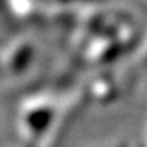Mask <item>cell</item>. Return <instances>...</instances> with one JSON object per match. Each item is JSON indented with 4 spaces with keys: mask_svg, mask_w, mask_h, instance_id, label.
Wrapping results in <instances>:
<instances>
[{
    "mask_svg": "<svg viewBox=\"0 0 147 147\" xmlns=\"http://www.w3.org/2000/svg\"><path fill=\"white\" fill-rule=\"evenodd\" d=\"M54 111L49 106H41V108H34L26 115V124L30 127L31 134H41L44 129L49 127L51 121H53Z\"/></svg>",
    "mask_w": 147,
    "mask_h": 147,
    "instance_id": "cell-1",
    "label": "cell"
},
{
    "mask_svg": "<svg viewBox=\"0 0 147 147\" xmlns=\"http://www.w3.org/2000/svg\"><path fill=\"white\" fill-rule=\"evenodd\" d=\"M30 59H31V49H30L28 46L21 47L20 51L16 53L15 59H13V62H11V67L15 69L16 72H21V70L28 65Z\"/></svg>",
    "mask_w": 147,
    "mask_h": 147,
    "instance_id": "cell-2",
    "label": "cell"
}]
</instances>
